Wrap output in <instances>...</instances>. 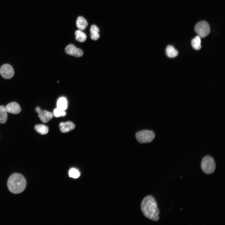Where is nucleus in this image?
Returning a JSON list of instances; mask_svg holds the SVG:
<instances>
[{"instance_id":"1","label":"nucleus","mask_w":225,"mask_h":225,"mask_svg":"<svg viewBox=\"0 0 225 225\" xmlns=\"http://www.w3.org/2000/svg\"><path fill=\"white\" fill-rule=\"evenodd\" d=\"M141 207L142 212L146 218L154 221L159 220L160 212L157 203L152 196L145 197L142 201Z\"/></svg>"},{"instance_id":"2","label":"nucleus","mask_w":225,"mask_h":225,"mask_svg":"<svg viewBox=\"0 0 225 225\" xmlns=\"http://www.w3.org/2000/svg\"><path fill=\"white\" fill-rule=\"evenodd\" d=\"M26 182L24 177L21 174L15 173L8 178L7 186L9 190L14 194H19L25 189Z\"/></svg>"},{"instance_id":"3","label":"nucleus","mask_w":225,"mask_h":225,"mask_svg":"<svg viewBox=\"0 0 225 225\" xmlns=\"http://www.w3.org/2000/svg\"><path fill=\"white\" fill-rule=\"evenodd\" d=\"M135 136L139 143H148L152 141L155 138V134L152 131L144 130L137 132Z\"/></svg>"},{"instance_id":"4","label":"nucleus","mask_w":225,"mask_h":225,"mask_svg":"<svg viewBox=\"0 0 225 225\" xmlns=\"http://www.w3.org/2000/svg\"><path fill=\"white\" fill-rule=\"evenodd\" d=\"M201 167L203 171L206 174L213 173L215 169V164L213 159L209 156H206L202 159Z\"/></svg>"},{"instance_id":"5","label":"nucleus","mask_w":225,"mask_h":225,"mask_svg":"<svg viewBox=\"0 0 225 225\" xmlns=\"http://www.w3.org/2000/svg\"><path fill=\"white\" fill-rule=\"evenodd\" d=\"M195 31L200 38H204L210 32L209 24L205 21H200L198 23L195 27Z\"/></svg>"},{"instance_id":"6","label":"nucleus","mask_w":225,"mask_h":225,"mask_svg":"<svg viewBox=\"0 0 225 225\" xmlns=\"http://www.w3.org/2000/svg\"><path fill=\"white\" fill-rule=\"evenodd\" d=\"M0 73L2 76L6 79L11 78L14 74L12 67L8 64L2 65L0 68Z\"/></svg>"},{"instance_id":"7","label":"nucleus","mask_w":225,"mask_h":225,"mask_svg":"<svg viewBox=\"0 0 225 225\" xmlns=\"http://www.w3.org/2000/svg\"><path fill=\"white\" fill-rule=\"evenodd\" d=\"M35 109L40 120L44 123L48 122L53 117V115L51 112L46 110H42L38 107H36Z\"/></svg>"},{"instance_id":"8","label":"nucleus","mask_w":225,"mask_h":225,"mask_svg":"<svg viewBox=\"0 0 225 225\" xmlns=\"http://www.w3.org/2000/svg\"><path fill=\"white\" fill-rule=\"evenodd\" d=\"M65 51L67 54L76 57H81L83 55V52L81 49L77 48L72 44L66 47Z\"/></svg>"},{"instance_id":"9","label":"nucleus","mask_w":225,"mask_h":225,"mask_svg":"<svg viewBox=\"0 0 225 225\" xmlns=\"http://www.w3.org/2000/svg\"><path fill=\"white\" fill-rule=\"evenodd\" d=\"M5 108L7 112L12 114H18L21 111L20 106L15 102H12L8 104Z\"/></svg>"},{"instance_id":"10","label":"nucleus","mask_w":225,"mask_h":225,"mask_svg":"<svg viewBox=\"0 0 225 225\" xmlns=\"http://www.w3.org/2000/svg\"><path fill=\"white\" fill-rule=\"evenodd\" d=\"M75 128L74 124L70 121L61 122L59 125L60 130L63 133L68 132L73 129Z\"/></svg>"},{"instance_id":"11","label":"nucleus","mask_w":225,"mask_h":225,"mask_svg":"<svg viewBox=\"0 0 225 225\" xmlns=\"http://www.w3.org/2000/svg\"><path fill=\"white\" fill-rule=\"evenodd\" d=\"M76 24L77 27L81 30H85L88 25L87 21L84 18L81 16L78 18Z\"/></svg>"},{"instance_id":"12","label":"nucleus","mask_w":225,"mask_h":225,"mask_svg":"<svg viewBox=\"0 0 225 225\" xmlns=\"http://www.w3.org/2000/svg\"><path fill=\"white\" fill-rule=\"evenodd\" d=\"M90 36L91 39L93 40H98L100 37L99 34V30L98 27L94 25H92L90 29Z\"/></svg>"},{"instance_id":"13","label":"nucleus","mask_w":225,"mask_h":225,"mask_svg":"<svg viewBox=\"0 0 225 225\" xmlns=\"http://www.w3.org/2000/svg\"><path fill=\"white\" fill-rule=\"evenodd\" d=\"M166 53L167 56L170 58H174L178 54V51L171 45L168 46L166 49Z\"/></svg>"},{"instance_id":"14","label":"nucleus","mask_w":225,"mask_h":225,"mask_svg":"<svg viewBox=\"0 0 225 225\" xmlns=\"http://www.w3.org/2000/svg\"><path fill=\"white\" fill-rule=\"evenodd\" d=\"M67 108V101L65 97L60 98L57 102V108L61 110H64Z\"/></svg>"},{"instance_id":"15","label":"nucleus","mask_w":225,"mask_h":225,"mask_svg":"<svg viewBox=\"0 0 225 225\" xmlns=\"http://www.w3.org/2000/svg\"><path fill=\"white\" fill-rule=\"evenodd\" d=\"M34 129L38 133L42 135L47 134L48 131V127L43 124H38L34 127Z\"/></svg>"},{"instance_id":"16","label":"nucleus","mask_w":225,"mask_h":225,"mask_svg":"<svg viewBox=\"0 0 225 225\" xmlns=\"http://www.w3.org/2000/svg\"><path fill=\"white\" fill-rule=\"evenodd\" d=\"M7 112L4 106H0V123L3 124L6 122L8 118Z\"/></svg>"},{"instance_id":"17","label":"nucleus","mask_w":225,"mask_h":225,"mask_svg":"<svg viewBox=\"0 0 225 225\" xmlns=\"http://www.w3.org/2000/svg\"><path fill=\"white\" fill-rule=\"evenodd\" d=\"M75 34L76 36V39L79 42H83L87 39V37L86 34L82 30H76Z\"/></svg>"},{"instance_id":"18","label":"nucleus","mask_w":225,"mask_h":225,"mask_svg":"<svg viewBox=\"0 0 225 225\" xmlns=\"http://www.w3.org/2000/svg\"><path fill=\"white\" fill-rule=\"evenodd\" d=\"M200 38L198 36L193 38L191 41L192 48L196 50H199L201 47Z\"/></svg>"},{"instance_id":"19","label":"nucleus","mask_w":225,"mask_h":225,"mask_svg":"<svg viewBox=\"0 0 225 225\" xmlns=\"http://www.w3.org/2000/svg\"><path fill=\"white\" fill-rule=\"evenodd\" d=\"M53 114L55 117H58L60 116H65L66 113L65 111L61 110L57 108L54 109Z\"/></svg>"},{"instance_id":"20","label":"nucleus","mask_w":225,"mask_h":225,"mask_svg":"<svg viewBox=\"0 0 225 225\" xmlns=\"http://www.w3.org/2000/svg\"><path fill=\"white\" fill-rule=\"evenodd\" d=\"M69 175L70 177L74 178H78L80 175L79 171L74 168L70 169L69 172Z\"/></svg>"}]
</instances>
